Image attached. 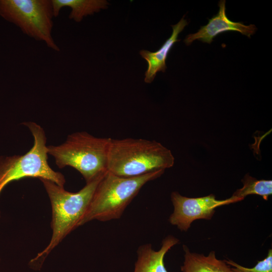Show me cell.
Wrapping results in <instances>:
<instances>
[{
    "mask_svg": "<svg viewBox=\"0 0 272 272\" xmlns=\"http://www.w3.org/2000/svg\"><path fill=\"white\" fill-rule=\"evenodd\" d=\"M184 260L181 266L182 272H233L231 266L225 260L216 258L215 252L212 251L208 256L191 252L187 247L183 246Z\"/></svg>",
    "mask_w": 272,
    "mask_h": 272,
    "instance_id": "11",
    "label": "cell"
},
{
    "mask_svg": "<svg viewBox=\"0 0 272 272\" xmlns=\"http://www.w3.org/2000/svg\"><path fill=\"white\" fill-rule=\"evenodd\" d=\"M23 124L31 132L33 145L24 155L0 157V194L9 183L26 177L48 179L64 187V175L54 171L48 164L46 137L43 128L34 122Z\"/></svg>",
    "mask_w": 272,
    "mask_h": 272,
    "instance_id": "5",
    "label": "cell"
},
{
    "mask_svg": "<svg viewBox=\"0 0 272 272\" xmlns=\"http://www.w3.org/2000/svg\"><path fill=\"white\" fill-rule=\"evenodd\" d=\"M0 16L29 37L60 51L52 36L54 16L51 0H0Z\"/></svg>",
    "mask_w": 272,
    "mask_h": 272,
    "instance_id": "6",
    "label": "cell"
},
{
    "mask_svg": "<svg viewBox=\"0 0 272 272\" xmlns=\"http://www.w3.org/2000/svg\"><path fill=\"white\" fill-rule=\"evenodd\" d=\"M54 17L58 16L61 9L71 8L69 17L76 22H80L84 17L93 15L101 9L107 8L109 4L105 0H51Z\"/></svg>",
    "mask_w": 272,
    "mask_h": 272,
    "instance_id": "12",
    "label": "cell"
},
{
    "mask_svg": "<svg viewBox=\"0 0 272 272\" xmlns=\"http://www.w3.org/2000/svg\"><path fill=\"white\" fill-rule=\"evenodd\" d=\"M225 262L231 267L233 272H272V249H269L267 256L262 260L258 261L252 268L241 266L235 262L228 259Z\"/></svg>",
    "mask_w": 272,
    "mask_h": 272,
    "instance_id": "14",
    "label": "cell"
},
{
    "mask_svg": "<svg viewBox=\"0 0 272 272\" xmlns=\"http://www.w3.org/2000/svg\"><path fill=\"white\" fill-rule=\"evenodd\" d=\"M241 181L243 187L237 189L232 196L244 199L248 195L257 194L267 200L268 196L272 194L271 180H257L247 174Z\"/></svg>",
    "mask_w": 272,
    "mask_h": 272,
    "instance_id": "13",
    "label": "cell"
},
{
    "mask_svg": "<svg viewBox=\"0 0 272 272\" xmlns=\"http://www.w3.org/2000/svg\"><path fill=\"white\" fill-rule=\"evenodd\" d=\"M111 138H98L86 131L69 135L62 144L47 146L59 168L71 166L79 171L86 183L102 176L107 171V159Z\"/></svg>",
    "mask_w": 272,
    "mask_h": 272,
    "instance_id": "4",
    "label": "cell"
},
{
    "mask_svg": "<svg viewBox=\"0 0 272 272\" xmlns=\"http://www.w3.org/2000/svg\"><path fill=\"white\" fill-rule=\"evenodd\" d=\"M0 261H1V256H0Z\"/></svg>",
    "mask_w": 272,
    "mask_h": 272,
    "instance_id": "15",
    "label": "cell"
},
{
    "mask_svg": "<svg viewBox=\"0 0 272 272\" xmlns=\"http://www.w3.org/2000/svg\"><path fill=\"white\" fill-rule=\"evenodd\" d=\"M187 21L183 17L178 23L172 26V33L166 40L159 49L155 52L148 50H141L140 53L148 63V69L145 72L144 81L147 83L152 82L159 72H165L166 69V60L171 49L179 40L178 39L179 34L187 25Z\"/></svg>",
    "mask_w": 272,
    "mask_h": 272,
    "instance_id": "10",
    "label": "cell"
},
{
    "mask_svg": "<svg viewBox=\"0 0 272 272\" xmlns=\"http://www.w3.org/2000/svg\"><path fill=\"white\" fill-rule=\"evenodd\" d=\"M179 242L174 236L168 235L163 240L161 247L158 251L154 250L151 244L140 246L133 272H168L164 264V256Z\"/></svg>",
    "mask_w": 272,
    "mask_h": 272,
    "instance_id": "9",
    "label": "cell"
},
{
    "mask_svg": "<svg viewBox=\"0 0 272 272\" xmlns=\"http://www.w3.org/2000/svg\"><path fill=\"white\" fill-rule=\"evenodd\" d=\"M164 172L126 178L107 171L98 183L79 227L94 220L106 222L120 218L142 187Z\"/></svg>",
    "mask_w": 272,
    "mask_h": 272,
    "instance_id": "3",
    "label": "cell"
},
{
    "mask_svg": "<svg viewBox=\"0 0 272 272\" xmlns=\"http://www.w3.org/2000/svg\"><path fill=\"white\" fill-rule=\"evenodd\" d=\"M171 199L174 210L169 217V222L182 231H187L196 220L211 219L216 208L243 200L233 196L226 199L218 200L213 194L199 197H188L177 191L171 193Z\"/></svg>",
    "mask_w": 272,
    "mask_h": 272,
    "instance_id": "7",
    "label": "cell"
},
{
    "mask_svg": "<svg viewBox=\"0 0 272 272\" xmlns=\"http://www.w3.org/2000/svg\"><path fill=\"white\" fill-rule=\"evenodd\" d=\"M226 1L221 0L218 5L219 10L217 15L209 19L208 23L200 27L195 33L188 35L184 42L187 45L194 40H198L210 44L217 35L224 32L237 31L250 38L257 30L254 25H245L241 22L231 21L226 14Z\"/></svg>",
    "mask_w": 272,
    "mask_h": 272,
    "instance_id": "8",
    "label": "cell"
},
{
    "mask_svg": "<svg viewBox=\"0 0 272 272\" xmlns=\"http://www.w3.org/2000/svg\"><path fill=\"white\" fill-rule=\"evenodd\" d=\"M174 157L171 151L155 140L111 138L107 171L122 177H134L171 168Z\"/></svg>",
    "mask_w": 272,
    "mask_h": 272,
    "instance_id": "2",
    "label": "cell"
},
{
    "mask_svg": "<svg viewBox=\"0 0 272 272\" xmlns=\"http://www.w3.org/2000/svg\"><path fill=\"white\" fill-rule=\"evenodd\" d=\"M103 175L86 183L84 187L76 192L68 191L64 189V187L50 180L39 179L43 183L51 203L52 236L47 246L29 262L30 268L34 270L40 269L46 257L53 249L79 227V224Z\"/></svg>",
    "mask_w": 272,
    "mask_h": 272,
    "instance_id": "1",
    "label": "cell"
}]
</instances>
